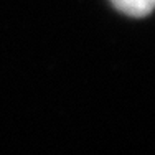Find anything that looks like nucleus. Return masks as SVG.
<instances>
[{
	"label": "nucleus",
	"instance_id": "f257e3e1",
	"mask_svg": "<svg viewBox=\"0 0 155 155\" xmlns=\"http://www.w3.org/2000/svg\"><path fill=\"white\" fill-rule=\"evenodd\" d=\"M119 12L134 18H142L152 13L155 8V0H110Z\"/></svg>",
	"mask_w": 155,
	"mask_h": 155
}]
</instances>
